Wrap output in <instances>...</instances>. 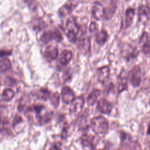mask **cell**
<instances>
[{
    "instance_id": "6da1fadb",
    "label": "cell",
    "mask_w": 150,
    "mask_h": 150,
    "mask_svg": "<svg viewBox=\"0 0 150 150\" xmlns=\"http://www.w3.org/2000/svg\"><path fill=\"white\" fill-rule=\"evenodd\" d=\"M91 127L96 134H104L108 130V122L103 116L95 117L91 120Z\"/></svg>"
},
{
    "instance_id": "7a4b0ae2",
    "label": "cell",
    "mask_w": 150,
    "mask_h": 150,
    "mask_svg": "<svg viewBox=\"0 0 150 150\" xmlns=\"http://www.w3.org/2000/svg\"><path fill=\"white\" fill-rule=\"evenodd\" d=\"M128 80L135 87H138L141 83V70L140 66L135 65L128 74Z\"/></svg>"
},
{
    "instance_id": "3957f363",
    "label": "cell",
    "mask_w": 150,
    "mask_h": 150,
    "mask_svg": "<svg viewBox=\"0 0 150 150\" xmlns=\"http://www.w3.org/2000/svg\"><path fill=\"white\" fill-rule=\"evenodd\" d=\"M63 39L62 35L57 30H49L45 32L40 38V41L43 44H47L52 40L60 42Z\"/></svg>"
},
{
    "instance_id": "277c9868",
    "label": "cell",
    "mask_w": 150,
    "mask_h": 150,
    "mask_svg": "<svg viewBox=\"0 0 150 150\" xmlns=\"http://www.w3.org/2000/svg\"><path fill=\"white\" fill-rule=\"evenodd\" d=\"M84 105V100L81 96L76 97L70 103V112L73 115H79L83 110Z\"/></svg>"
},
{
    "instance_id": "5b68a950",
    "label": "cell",
    "mask_w": 150,
    "mask_h": 150,
    "mask_svg": "<svg viewBox=\"0 0 150 150\" xmlns=\"http://www.w3.org/2000/svg\"><path fill=\"white\" fill-rule=\"evenodd\" d=\"M76 42L78 49L82 53L86 54L90 51L91 47L90 40L87 35H82L78 39H77Z\"/></svg>"
},
{
    "instance_id": "8992f818",
    "label": "cell",
    "mask_w": 150,
    "mask_h": 150,
    "mask_svg": "<svg viewBox=\"0 0 150 150\" xmlns=\"http://www.w3.org/2000/svg\"><path fill=\"white\" fill-rule=\"evenodd\" d=\"M92 16L96 20H101L105 15V9L103 5L98 2L93 3L91 8Z\"/></svg>"
},
{
    "instance_id": "52a82bcc",
    "label": "cell",
    "mask_w": 150,
    "mask_h": 150,
    "mask_svg": "<svg viewBox=\"0 0 150 150\" xmlns=\"http://www.w3.org/2000/svg\"><path fill=\"white\" fill-rule=\"evenodd\" d=\"M97 108L102 114H109L112 110V106L105 98H101L97 103Z\"/></svg>"
},
{
    "instance_id": "ba28073f",
    "label": "cell",
    "mask_w": 150,
    "mask_h": 150,
    "mask_svg": "<svg viewBox=\"0 0 150 150\" xmlns=\"http://www.w3.org/2000/svg\"><path fill=\"white\" fill-rule=\"evenodd\" d=\"M61 95L63 101L66 104L70 103L75 98L73 91L68 86H64L62 88Z\"/></svg>"
},
{
    "instance_id": "9c48e42d",
    "label": "cell",
    "mask_w": 150,
    "mask_h": 150,
    "mask_svg": "<svg viewBox=\"0 0 150 150\" xmlns=\"http://www.w3.org/2000/svg\"><path fill=\"white\" fill-rule=\"evenodd\" d=\"M97 74L98 80L101 83H104L108 79L110 75L108 66H105L99 67L97 70Z\"/></svg>"
},
{
    "instance_id": "30bf717a",
    "label": "cell",
    "mask_w": 150,
    "mask_h": 150,
    "mask_svg": "<svg viewBox=\"0 0 150 150\" xmlns=\"http://www.w3.org/2000/svg\"><path fill=\"white\" fill-rule=\"evenodd\" d=\"M77 4V3H74L70 1L66 3V4H64V5H63L59 9V11H58L59 16L63 17L70 14L73 11L74 8L76 6Z\"/></svg>"
},
{
    "instance_id": "8fae6325",
    "label": "cell",
    "mask_w": 150,
    "mask_h": 150,
    "mask_svg": "<svg viewBox=\"0 0 150 150\" xmlns=\"http://www.w3.org/2000/svg\"><path fill=\"white\" fill-rule=\"evenodd\" d=\"M66 28L67 29V32L73 33L76 35L78 34L80 28L73 16H70L67 19L66 22Z\"/></svg>"
},
{
    "instance_id": "7c38bea8",
    "label": "cell",
    "mask_w": 150,
    "mask_h": 150,
    "mask_svg": "<svg viewBox=\"0 0 150 150\" xmlns=\"http://www.w3.org/2000/svg\"><path fill=\"white\" fill-rule=\"evenodd\" d=\"M44 56L49 60H53L58 56V49L56 47L53 46H47L44 52Z\"/></svg>"
},
{
    "instance_id": "4fadbf2b",
    "label": "cell",
    "mask_w": 150,
    "mask_h": 150,
    "mask_svg": "<svg viewBox=\"0 0 150 150\" xmlns=\"http://www.w3.org/2000/svg\"><path fill=\"white\" fill-rule=\"evenodd\" d=\"M139 43L142 46V51L145 54H147L150 52V43H148V34L146 32L142 33L139 38Z\"/></svg>"
},
{
    "instance_id": "5bb4252c",
    "label": "cell",
    "mask_w": 150,
    "mask_h": 150,
    "mask_svg": "<svg viewBox=\"0 0 150 150\" xmlns=\"http://www.w3.org/2000/svg\"><path fill=\"white\" fill-rule=\"evenodd\" d=\"M95 138L93 136L88 135L86 134L82 135L81 137V144L84 146H90L91 149H94Z\"/></svg>"
},
{
    "instance_id": "9a60e30c",
    "label": "cell",
    "mask_w": 150,
    "mask_h": 150,
    "mask_svg": "<svg viewBox=\"0 0 150 150\" xmlns=\"http://www.w3.org/2000/svg\"><path fill=\"white\" fill-rule=\"evenodd\" d=\"M101 92L98 89H93L90 93L88 94L87 98V102L88 105H93L96 102L97 98L100 96Z\"/></svg>"
},
{
    "instance_id": "2e32d148",
    "label": "cell",
    "mask_w": 150,
    "mask_h": 150,
    "mask_svg": "<svg viewBox=\"0 0 150 150\" xmlns=\"http://www.w3.org/2000/svg\"><path fill=\"white\" fill-rule=\"evenodd\" d=\"M72 52L69 50H64L60 54L59 61L63 65H67L72 58Z\"/></svg>"
},
{
    "instance_id": "e0dca14e",
    "label": "cell",
    "mask_w": 150,
    "mask_h": 150,
    "mask_svg": "<svg viewBox=\"0 0 150 150\" xmlns=\"http://www.w3.org/2000/svg\"><path fill=\"white\" fill-rule=\"evenodd\" d=\"M128 81L127 76L121 75L119 76L118 79V90L119 93L128 90Z\"/></svg>"
},
{
    "instance_id": "ac0fdd59",
    "label": "cell",
    "mask_w": 150,
    "mask_h": 150,
    "mask_svg": "<svg viewBox=\"0 0 150 150\" xmlns=\"http://www.w3.org/2000/svg\"><path fill=\"white\" fill-rule=\"evenodd\" d=\"M138 17L140 21H144L145 18L148 19L149 16V9L146 5H141L138 8Z\"/></svg>"
},
{
    "instance_id": "d6986e66",
    "label": "cell",
    "mask_w": 150,
    "mask_h": 150,
    "mask_svg": "<svg viewBox=\"0 0 150 150\" xmlns=\"http://www.w3.org/2000/svg\"><path fill=\"white\" fill-rule=\"evenodd\" d=\"M134 15H135V9H134L129 8L126 10V11H125V20L126 28L129 27L132 25V23L133 22Z\"/></svg>"
},
{
    "instance_id": "ffe728a7",
    "label": "cell",
    "mask_w": 150,
    "mask_h": 150,
    "mask_svg": "<svg viewBox=\"0 0 150 150\" xmlns=\"http://www.w3.org/2000/svg\"><path fill=\"white\" fill-rule=\"evenodd\" d=\"M108 40V34L105 30H101L96 34V41L100 45H103Z\"/></svg>"
},
{
    "instance_id": "44dd1931",
    "label": "cell",
    "mask_w": 150,
    "mask_h": 150,
    "mask_svg": "<svg viewBox=\"0 0 150 150\" xmlns=\"http://www.w3.org/2000/svg\"><path fill=\"white\" fill-rule=\"evenodd\" d=\"M14 96L15 93L12 89L6 88L3 91L2 97L5 101H9L13 98Z\"/></svg>"
},
{
    "instance_id": "7402d4cb",
    "label": "cell",
    "mask_w": 150,
    "mask_h": 150,
    "mask_svg": "<svg viewBox=\"0 0 150 150\" xmlns=\"http://www.w3.org/2000/svg\"><path fill=\"white\" fill-rule=\"evenodd\" d=\"M11 62L8 59H4L0 60V73L5 71L11 67Z\"/></svg>"
},
{
    "instance_id": "603a6c76",
    "label": "cell",
    "mask_w": 150,
    "mask_h": 150,
    "mask_svg": "<svg viewBox=\"0 0 150 150\" xmlns=\"http://www.w3.org/2000/svg\"><path fill=\"white\" fill-rule=\"evenodd\" d=\"M126 143L128 150H141V149L140 144L137 141H131L130 140Z\"/></svg>"
},
{
    "instance_id": "cb8c5ba5",
    "label": "cell",
    "mask_w": 150,
    "mask_h": 150,
    "mask_svg": "<svg viewBox=\"0 0 150 150\" xmlns=\"http://www.w3.org/2000/svg\"><path fill=\"white\" fill-rule=\"evenodd\" d=\"M50 102L52 104L54 107H57L59 104V101H60V95L57 92L54 93L50 97Z\"/></svg>"
},
{
    "instance_id": "d4e9b609",
    "label": "cell",
    "mask_w": 150,
    "mask_h": 150,
    "mask_svg": "<svg viewBox=\"0 0 150 150\" xmlns=\"http://www.w3.org/2000/svg\"><path fill=\"white\" fill-rule=\"evenodd\" d=\"M39 92H40V98L42 100H46L50 97V92L47 89L41 88Z\"/></svg>"
},
{
    "instance_id": "484cf974",
    "label": "cell",
    "mask_w": 150,
    "mask_h": 150,
    "mask_svg": "<svg viewBox=\"0 0 150 150\" xmlns=\"http://www.w3.org/2000/svg\"><path fill=\"white\" fill-rule=\"evenodd\" d=\"M45 107L43 105H34L30 108V110H33L37 113H39Z\"/></svg>"
},
{
    "instance_id": "4316f807",
    "label": "cell",
    "mask_w": 150,
    "mask_h": 150,
    "mask_svg": "<svg viewBox=\"0 0 150 150\" xmlns=\"http://www.w3.org/2000/svg\"><path fill=\"white\" fill-rule=\"evenodd\" d=\"M67 38L69 39V40L72 42V43H76V40H77V37H76V35L73 34V33H70V32H67Z\"/></svg>"
},
{
    "instance_id": "83f0119b",
    "label": "cell",
    "mask_w": 150,
    "mask_h": 150,
    "mask_svg": "<svg viewBox=\"0 0 150 150\" xmlns=\"http://www.w3.org/2000/svg\"><path fill=\"white\" fill-rule=\"evenodd\" d=\"M22 121V119L21 117L19 116V115H16L15 117L14 118L13 122H12L13 126L15 127L16 125H17L18 123H19V122H21Z\"/></svg>"
},
{
    "instance_id": "f1b7e54d",
    "label": "cell",
    "mask_w": 150,
    "mask_h": 150,
    "mask_svg": "<svg viewBox=\"0 0 150 150\" xmlns=\"http://www.w3.org/2000/svg\"><path fill=\"white\" fill-rule=\"evenodd\" d=\"M11 54V51L6 50H0V56L3 57L4 56H9Z\"/></svg>"
},
{
    "instance_id": "f546056e",
    "label": "cell",
    "mask_w": 150,
    "mask_h": 150,
    "mask_svg": "<svg viewBox=\"0 0 150 150\" xmlns=\"http://www.w3.org/2000/svg\"><path fill=\"white\" fill-rule=\"evenodd\" d=\"M97 30V26L96 23L94 22H91L90 26H89V30L91 32H93Z\"/></svg>"
},
{
    "instance_id": "4dcf8cb0",
    "label": "cell",
    "mask_w": 150,
    "mask_h": 150,
    "mask_svg": "<svg viewBox=\"0 0 150 150\" xmlns=\"http://www.w3.org/2000/svg\"><path fill=\"white\" fill-rule=\"evenodd\" d=\"M51 150H62V149H61L59 147H58L57 145H54L52 147V148Z\"/></svg>"
},
{
    "instance_id": "1f68e13d",
    "label": "cell",
    "mask_w": 150,
    "mask_h": 150,
    "mask_svg": "<svg viewBox=\"0 0 150 150\" xmlns=\"http://www.w3.org/2000/svg\"><path fill=\"white\" fill-rule=\"evenodd\" d=\"M146 133H147L148 135H150V121H149V124H148V127Z\"/></svg>"
},
{
    "instance_id": "d6a6232c",
    "label": "cell",
    "mask_w": 150,
    "mask_h": 150,
    "mask_svg": "<svg viewBox=\"0 0 150 150\" xmlns=\"http://www.w3.org/2000/svg\"><path fill=\"white\" fill-rule=\"evenodd\" d=\"M149 105L150 106V98H149Z\"/></svg>"
},
{
    "instance_id": "836d02e7",
    "label": "cell",
    "mask_w": 150,
    "mask_h": 150,
    "mask_svg": "<svg viewBox=\"0 0 150 150\" xmlns=\"http://www.w3.org/2000/svg\"><path fill=\"white\" fill-rule=\"evenodd\" d=\"M0 121H1V115H0Z\"/></svg>"
},
{
    "instance_id": "e575fe53",
    "label": "cell",
    "mask_w": 150,
    "mask_h": 150,
    "mask_svg": "<svg viewBox=\"0 0 150 150\" xmlns=\"http://www.w3.org/2000/svg\"><path fill=\"white\" fill-rule=\"evenodd\" d=\"M149 81H150V78H149Z\"/></svg>"
},
{
    "instance_id": "d590c367",
    "label": "cell",
    "mask_w": 150,
    "mask_h": 150,
    "mask_svg": "<svg viewBox=\"0 0 150 150\" xmlns=\"http://www.w3.org/2000/svg\"><path fill=\"white\" fill-rule=\"evenodd\" d=\"M101 150H103V149H101Z\"/></svg>"
},
{
    "instance_id": "8d00e7d4",
    "label": "cell",
    "mask_w": 150,
    "mask_h": 150,
    "mask_svg": "<svg viewBox=\"0 0 150 150\" xmlns=\"http://www.w3.org/2000/svg\"></svg>"
}]
</instances>
